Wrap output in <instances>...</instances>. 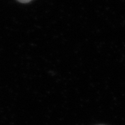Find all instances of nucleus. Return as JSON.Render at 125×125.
I'll list each match as a JSON object with an SVG mask.
<instances>
[{"instance_id":"obj_1","label":"nucleus","mask_w":125,"mask_h":125,"mask_svg":"<svg viewBox=\"0 0 125 125\" xmlns=\"http://www.w3.org/2000/svg\"><path fill=\"white\" fill-rule=\"evenodd\" d=\"M17 1L21 2V3H28V2H31V0H17Z\"/></svg>"}]
</instances>
